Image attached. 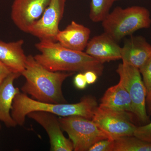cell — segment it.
<instances>
[{
	"instance_id": "obj_1",
	"label": "cell",
	"mask_w": 151,
	"mask_h": 151,
	"mask_svg": "<svg viewBox=\"0 0 151 151\" xmlns=\"http://www.w3.org/2000/svg\"><path fill=\"white\" fill-rule=\"evenodd\" d=\"M35 46L40 53L34 56L38 63L53 72L94 71L98 76L103 74L104 63L83 51L64 47L57 42L40 40Z\"/></svg>"
},
{
	"instance_id": "obj_2",
	"label": "cell",
	"mask_w": 151,
	"mask_h": 151,
	"mask_svg": "<svg viewBox=\"0 0 151 151\" xmlns=\"http://www.w3.org/2000/svg\"><path fill=\"white\" fill-rule=\"evenodd\" d=\"M72 72H53L38 63L31 55L27 56L25 68L22 73L26 82L21 88L22 93L43 103H65L63 83Z\"/></svg>"
},
{
	"instance_id": "obj_3",
	"label": "cell",
	"mask_w": 151,
	"mask_h": 151,
	"mask_svg": "<svg viewBox=\"0 0 151 151\" xmlns=\"http://www.w3.org/2000/svg\"><path fill=\"white\" fill-rule=\"evenodd\" d=\"M98 107L96 99L91 96H85L75 104H55L40 102L20 92L14 99L11 115L17 125L22 126L28 114L33 111H45L61 117L77 116L92 119Z\"/></svg>"
},
{
	"instance_id": "obj_4",
	"label": "cell",
	"mask_w": 151,
	"mask_h": 151,
	"mask_svg": "<svg viewBox=\"0 0 151 151\" xmlns=\"http://www.w3.org/2000/svg\"><path fill=\"white\" fill-rule=\"evenodd\" d=\"M102 22L104 32L117 42L138 30L148 28L151 19L150 12L144 7L133 6L123 9L117 6Z\"/></svg>"
},
{
	"instance_id": "obj_5",
	"label": "cell",
	"mask_w": 151,
	"mask_h": 151,
	"mask_svg": "<svg viewBox=\"0 0 151 151\" xmlns=\"http://www.w3.org/2000/svg\"><path fill=\"white\" fill-rule=\"evenodd\" d=\"M58 120L62 130L67 133L72 142L74 151H88L98 141L110 139L92 119L73 116L61 117Z\"/></svg>"
},
{
	"instance_id": "obj_6",
	"label": "cell",
	"mask_w": 151,
	"mask_h": 151,
	"mask_svg": "<svg viewBox=\"0 0 151 151\" xmlns=\"http://www.w3.org/2000/svg\"><path fill=\"white\" fill-rule=\"evenodd\" d=\"M116 72L120 77L119 82L129 94L132 101L133 114L143 124L150 122L146 109L147 91L139 69L126 63L119 64Z\"/></svg>"
},
{
	"instance_id": "obj_7",
	"label": "cell",
	"mask_w": 151,
	"mask_h": 151,
	"mask_svg": "<svg viewBox=\"0 0 151 151\" xmlns=\"http://www.w3.org/2000/svg\"><path fill=\"white\" fill-rule=\"evenodd\" d=\"M132 113L113 111L98 106L92 120L114 140L134 136L137 126L132 122Z\"/></svg>"
},
{
	"instance_id": "obj_8",
	"label": "cell",
	"mask_w": 151,
	"mask_h": 151,
	"mask_svg": "<svg viewBox=\"0 0 151 151\" xmlns=\"http://www.w3.org/2000/svg\"><path fill=\"white\" fill-rule=\"evenodd\" d=\"M65 1L66 0H50L42 16L33 25L29 33L40 40L56 42Z\"/></svg>"
},
{
	"instance_id": "obj_9",
	"label": "cell",
	"mask_w": 151,
	"mask_h": 151,
	"mask_svg": "<svg viewBox=\"0 0 151 151\" xmlns=\"http://www.w3.org/2000/svg\"><path fill=\"white\" fill-rule=\"evenodd\" d=\"M50 0H14L11 18L22 31L29 33L33 25L39 19Z\"/></svg>"
},
{
	"instance_id": "obj_10",
	"label": "cell",
	"mask_w": 151,
	"mask_h": 151,
	"mask_svg": "<svg viewBox=\"0 0 151 151\" xmlns=\"http://www.w3.org/2000/svg\"><path fill=\"white\" fill-rule=\"evenodd\" d=\"M44 128L47 132L50 144V150L72 151L73 147L70 139L65 138L56 115L45 111H33L27 115Z\"/></svg>"
},
{
	"instance_id": "obj_11",
	"label": "cell",
	"mask_w": 151,
	"mask_h": 151,
	"mask_svg": "<svg viewBox=\"0 0 151 151\" xmlns=\"http://www.w3.org/2000/svg\"><path fill=\"white\" fill-rule=\"evenodd\" d=\"M121 49L116 41L104 32L89 41L85 52L104 63L121 59Z\"/></svg>"
},
{
	"instance_id": "obj_12",
	"label": "cell",
	"mask_w": 151,
	"mask_h": 151,
	"mask_svg": "<svg viewBox=\"0 0 151 151\" xmlns=\"http://www.w3.org/2000/svg\"><path fill=\"white\" fill-rule=\"evenodd\" d=\"M151 55V45L142 36L132 37L121 49L123 63L139 68Z\"/></svg>"
},
{
	"instance_id": "obj_13",
	"label": "cell",
	"mask_w": 151,
	"mask_h": 151,
	"mask_svg": "<svg viewBox=\"0 0 151 151\" xmlns=\"http://www.w3.org/2000/svg\"><path fill=\"white\" fill-rule=\"evenodd\" d=\"M91 30L83 25L73 21L56 36V42L66 48L83 51L86 49Z\"/></svg>"
},
{
	"instance_id": "obj_14",
	"label": "cell",
	"mask_w": 151,
	"mask_h": 151,
	"mask_svg": "<svg viewBox=\"0 0 151 151\" xmlns=\"http://www.w3.org/2000/svg\"><path fill=\"white\" fill-rule=\"evenodd\" d=\"M23 40L6 42L0 40V61L12 73L21 74L25 70L27 56L23 49Z\"/></svg>"
},
{
	"instance_id": "obj_15",
	"label": "cell",
	"mask_w": 151,
	"mask_h": 151,
	"mask_svg": "<svg viewBox=\"0 0 151 151\" xmlns=\"http://www.w3.org/2000/svg\"><path fill=\"white\" fill-rule=\"evenodd\" d=\"M21 74L12 73L0 84V121L8 127L17 125L11 115L15 97L19 93V89L14 86V81Z\"/></svg>"
},
{
	"instance_id": "obj_16",
	"label": "cell",
	"mask_w": 151,
	"mask_h": 151,
	"mask_svg": "<svg viewBox=\"0 0 151 151\" xmlns=\"http://www.w3.org/2000/svg\"><path fill=\"white\" fill-rule=\"evenodd\" d=\"M100 107L120 112L133 113L129 94L121 83L111 86L101 98Z\"/></svg>"
},
{
	"instance_id": "obj_17",
	"label": "cell",
	"mask_w": 151,
	"mask_h": 151,
	"mask_svg": "<svg viewBox=\"0 0 151 151\" xmlns=\"http://www.w3.org/2000/svg\"><path fill=\"white\" fill-rule=\"evenodd\" d=\"M113 151H151V143L134 136L122 137L114 140Z\"/></svg>"
},
{
	"instance_id": "obj_18",
	"label": "cell",
	"mask_w": 151,
	"mask_h": 151,
	"mask_svg": "<svg viewBox=\"0 0 151 151\" xmlns=\"http://www.w3.org/2000/svg\"><path fill=\"white\" fill-rule=\"evenodd\" d=\"M115 0H91L89 18L94 22H102L110 12Z\"/></svg>"
},
{
	"instance_id": "obj_19",
	"label": "cell",
	"mask_w": 151,
	"mask_h": 151,
	"mask_svg": "<svg viewBox=\"0 0 151 151\" xmlns=\"http://www.w3.org/2000/svg\"><path fill=\"white\" fill-rule=\"evenodd\" d=\"M139 70L142 76L143 81L147 94L151 91V55Z\"/></svg>"
},
{
	"instance_id": "obj_20",
	"label": "cell",
	"mask_w": 151,
	"mask_h": 151,
	"mask_svg": "<svg viewBox=\"0 0 151 151\" xmlns=\"http://www.w3.org/2000/svg\"><path fill=\"white\" fill-rule=\"evenodd\" d=\"M134 136L142 140L151 143V122L144 126L137 127Z\"/></svg>"
},
{
	"instance_id": "obj_21",
	"label": "cell",
	"mask_w": 151,
	"mask_h": 151,
	"mask_svg": "<svg viewBox=\"0 0 151 151\" xmlns=\"http://www.w3.org/2000/svg\"><path fill=\"white\" fill-rule=\"evenodd\" d=\"M114 140L105 139L98 141L91 146L88 151H113Z\"/></svg>"
},
{
	"instance_id": "obj_22",
	"label": "cell",
	"mask_w": 151,
	"mask_h": 151,
	"mask_svg": "<svg viewBox=\"0 0 151 151\" xmlns=\"http://www.w3.org/2000/svg\"><path fill=\"white\" fill-rule=\"evenodd\" d=\"M73 81L76 87L79 89H85L87 84L83 73H78L74 77Z\"/></svg>"
},
{
	"instance_id": "obj_23",
	"label": "cell",
	"mask_w": 151,
	"mask_h": 151,
	"mask_svg": "<svg viewBox=\"0 0 151 151\" xmlns=\"http://www.w3.org/2000/svg\"><path fill=\"white\" fill-rule=\"evenodd\" d=\"M84 73L87 84H94L97 81L98 75L94 71L88 70L84 72Z\"/></svg>"
},
{
	"instance_id": "obj_24",
	"label": "cell",
	"mask_w": 151,
	"mask_h": 151,
	"mask_svg": "<svg viewBox=\"0 0 151 151\" xmlns=\"http://www.w3.org/2000/svg\"><path fill=\"white\" fill-rule=\"evenodd\" d=\"M12 73L9 69L0 61V84Z\"/></svg>"
},
{
	"instance_id": "obj_25",
	"label": "cell",
	"mask_w": 151,
	"mask_h": 151,
	"mask_svg": "<svg viewBox=\"0 0 151 151\" xmlns=\"http://www.w3.org/2000/svg\"><path fill=\"white\" fill-rule=\"evenodd\" d=\"M146 103L147 113L148 115L151 116V91L147 94Z\"/></svg>"
},
{
	"instance_id": "obj_26",
	"label": "cell",
	"mask_w": 151,
	"mask_h": 151,
	"mask_svg": "<svg viewBox=\"0 0 151 151\" xmlns=\"http://www.w3.org/2000/svg\"><path fill=\"white\" fill-rule=\"evenodd\" d=\"M120 1V0H115V1Z\"/></svg>"
},
{
	"instance_id": "obj_27",
	"label": "cell",
	"mask_w": 151,
	"mask_h": 151,
	"mask_svg": "<svg viewBox=\"0 0 151 151\" xmlns=\"http://www.w3.org/2000/svg\"><path fill=\"white\" fill-rule=\"evenodd\" d=\"M1 124H0V130H1Z\"/></svg>"
}]
</instances>
